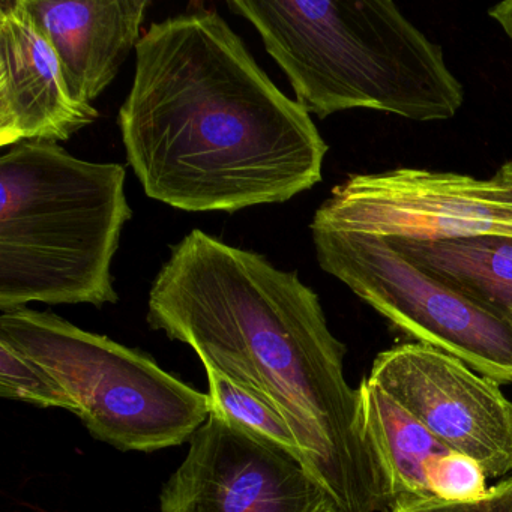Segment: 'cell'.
<instances>
[{
  "instance_id": "6da1fadb",
  "label": "cell",
  "mask_w": 512,
  "mask_h": 512,
  "mask_svg": "<svg viewBox=\"0 0 512 512\" xmlns=\"http://www.w3.org/2000/svg\"><path fill=\"white\" fill-rule=\"evenodd\" d=\"M146 320L275 410L338 511L394 505L344 374L346 346L296 272L193 230L152 283Z\"/></svg>"
},
{
  "instance_id": "7a4b0ae2",
  "label": "cell",
  "mask_w": 512,
  "mask_h": 512,
  "mask_svg": "<svg viewBox=\"0 0 512 512\" xmlns=\"http://www.w3.org/2000/svg\"><path fill=\"white\" fill-rule=\"evenodd\" d=\"M146 196L187 212L289 202L322 181L328 145L215 11L154 23L118 116Z\"/></svg>"
},
{
  "instance_id": "3957f363",
  "label": "cell",
  "mask_w": 512,
  "mask_h": 512,
  "mask_svg": "<svg viewBox=\"0 0 512 512\" xmlns=\"http://www.w3.org/2000/svg\"><path fill=\"white\" fill-rule=\"evenodd\" d=\"M259 32L296 101L319 119L374 110L415 122L449 121L464 88L442 47L389 0H230Z\"/></svg>"
},
{
  "instance_id": "277c9868",
  "label": "cell",
  "mask_w": 512,
  "mask_h": 512,
  "mask_svg": "<svg viewBox=\"0 0 512 512\" xmlns=\"http://www.w3.org/2000/svg\"><path fill=\"white\" fill-rule=\"evenodd\" d=\"M121 164L89 163L58 143L0 158V310L31 302L116 304L112 263L133 211Z\"/></svg>"
},
{
  "instance_id": "5b68a950",
  "label": "cell",
  "mask_w": 512,
  "mask_h": 512,
  "mask_svg": "<svg viewBox=\"0 0 512 512\" xmlns=\"http://www.w3.org/2000/svg\"><path fill=\"white\" fill-rule=\"evenodd\" d=\"M0 341L56 380L89 433L121 451L152 452L190 442L211 400L151 356L31 308L0 316Z\"/></svg>"
},
{
  "instance_id": "8992f818",
  "label": "cell",
  "mask_w": 512,
  "mask_h": 512,
  "mask_svg": "<svg viewBox=\"0 0 512 512\" xmlns=\"http://www.w3.org/2000/svg\"><path fill=\"white\" fill-rule=\"evenodd\" d=\"M317 262L404 334L512 383V314L407 259L388 239L311 230Z\"/></svg>"
},
{
  "instance_id": "52a82bcc",
  "label": "cell",
  "mask_w": 512,
  "mask_h": 512,
  "mask_svg": "<svg viewBox=\"0 0 512 512\" xmlns=\"http://www.w3.org/2000/svg\"><path fill=\"white\" fill-rule=\"evenodd\" d=\"M311 230L388 241L512 238V185L418 167L353 173L332 188Z\"/></svg>"
},
{
  "instance_id": "ba28073f",
  "label": "cell",
  "mask_w": 512,
  "mask_h": 512,
  "mask_svg": "<svg viewBox=\"0 0 512 512\" xmlns=\"http://www.w3.org/2000/svg\"><path fill=\"white\" fill-rule=\"evenodd\" d=\"M367 379L487 478L512 472V403L499 383L421 343L383 350Z\"/></svg>"
},
{
  "instance_id": "9c48e42d",
  "label": "cell",
  "mask_w": 512,
  "mask_h": 512,
  "mask_svg": "<svg viewBox=\"0 0 512 512\" xmlns=\"http://www.w3.org/2000/svg\"><path fill=\"white\" fill-rule=\"evenodd\" d=\"M160 512H340L286 452L211 412L164 485Z\"/></svg>"
},
{
  "instance_id": "30bf717a",
  "label": "cell",
  "mask_w": 512,
  "mask_h": 512,
  "mask_svg": "<svg viewBox=\"0 0 512 512\" xmlns=\"http://www.w3.org/2000/svg\"><path fill=\"white\" fill-rule=\"evenodd\" d=\"M77 103L61 62L26 0L0 8V146L65 142L97 121Z\"/></svg>"
},
{
  "instance_id": "8fae6325",
  "label": "cell",
  "mask_w": 512,
  "mask_h": 512,
  "mask_svg": "<svg viewBox=\"0 0 512 512\" xmlns=\"http://www.w3.org/2000/svg\"><path fill=\"white\" fill-rule=\"evenodd\" d=\"M74 100L92 106L140 43L149 0H26Z\"/></svg>"
},
{
  "instance_id": "7c38bea8",
  "label": "cell",
  "mask_w": 512,
  "mask_h": 512,
  "mask_svg": "<svg viewBox=\"0 0 512 512\" xmlns=\"http://www.w3.org/2000/svg\"><path fill=\"white\" fill-rule=\"evenodd\" d=\"M358 391L365 433L385 470L394 503L431 496L425 467L449 449L367 377Z\"/></svg>"
},
{
  "instance_id": "4fadbf2b",
  "label": "cell",
  "mask_w": 512,
  "mask_h": 512,
  "mask_svg": "<svg viewBox=\"0 0 512 512\" xmlns=\"http://www.w3.org/2000/svg\"><path fill=\"white\" fill-rule=\"evenodd\" d=\"M389 242L425 271L512 314V238Z\"/></svg>"
},
{
  "instance_id": "5bb4252c",
  "label": "cell",
  "mask_w": 512,
  "mask_h": 512,
  "mask_svg": "<svg viewBox=\"0 0 512 512\" xmlns=\"http://www.w3.org/2000/svg\"><path fill=\"white\" fill-rule=\"evenodd\" d=\"M203 367L208 376L211 412L220 413L245 433L266 445L281 449L295 458L302 467L305 466L301 445L289 425L275 410L215 368L209 365Z\"/></svg>"
},
{
  "instance_id": "9a60e30c",
  "label": "cell",
  "mask_w": 512,
  "mask_h": 512,
  "mask_svg": "<svg viewBox=\"0 0 512 512\" xmlns=\"http://www.w3.org/2000/svg\"><path fill=\"white\" fill-rule=\"evenodd\" d=\"M0 395L32 406L74 413V404L49 373L19 350L0 341Z\"/></svg>"
},
{
  "instance_id": "2e32d148",
  "label": "cell",
  "mask_w": 512,
  "mask_h": 512,
  "mask_svg": "<svg viewBox=\"0 0 512 512\" xmlns=\"http://www.w3.org/2000/svg\"><path fill=\"white\" fill-rule=\"evenodd\" d=\"M431 496L445 502H469L487 493V475L473 458L449 451L436 455L425 467Z\"/></svg>"
},
{
  "instance_id": "e0dca14e",
  "label": "cell",
  "mask_w": 512,
  "mask_h": 512,
  "mask_svg": "<svg viewBox=\"0 0 512 512\" xmlns=\"http://www.w3.org/2000/svg\"><path fill=\"white\" fill-rule=\"evenodd\" d=\"M391 512H512V481L505 479L469 502H445L434 496L397 500Z\"/></svg>"
},
{
  "instance_id": "ac0fdd59",
  "label": "cell",
  "mask_w": 512,
  "mask_h": 512,
  "mask_svg": "<svg viewBox=\"0 0 512 512\" xmlns=\"http://www.w3.org/2000/svg\"><path fill=\"white\" fill-rule=\"evenodd\" d=\"M488 16L499 23L500 28L503 29L509 40L512 41V0H505L500 4L494 5L493 8L488 10Z\"/></svg>"
},
{
  "instance_id": "d6986e66",
  "label": "cell",
  "mask_w": 512,
  "mask_h": 512,
  "mask_svg": "<svg viewBox=\"0 0 512 512\" xmlns=\"http://www.w3.org/2000/svg\"><path fill=\"white\" fill-rule=\"evenodd\" d=\"M494 175L499 176L500 179H503V181L512 185V160L506 161L505 164H502Z\"/></svg>"
},
{
  "instance_id": "ffe728a7",
  "label": "cell",
  "mask_w": 512,
  "mask_h": 512,
  "mask_svg": "<svg viewBox=\"0 0 512 512\" xmlns=\"http://www.w3.org/2000/svg\"><path fill=\"white\" fill-rule=\"evenodd\" d=\"M509 479H511V481H512V476H511V478H509Z\"/></svg>"
}]
</instances>
